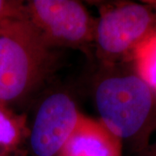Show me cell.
Here are the masks:
<instances>
[{"instance_id":"277c9868","label":"cell","mask_w":156,"mask_h":156,"mask_svg":"<svg viewBox=\"0 0 156 156\" xmlns=\"http://www.w3.org/2000/svg\"><path fill=\"white\" fill-rule=\"evenodd\" d=\"M27 17L54 50L73 49L90 54L95 48L96 18L76 0H30Z\"/></svg>"},{"instance_id":"52a82bcc","label":"cell","mask_w":156,"mask_h":156,"mask_svg":"<svg viewBox=\"0 0 156 156\" xmlns=\"http://www.w3.org/2000/svg\"><path fill=\"white\" fill-rule=\"evenodd\" d=\"M30 126L26 116L0 102V156H21L28 147Z\"/></svg>"},{"instance_id":"8992f818","label":"cell","mask_w":156,"mask_h":156,"mask_svg":"<svg viewBox=\"0 0 156 156\" xmlns=\"http://www.w3.org/2000/svg\"><path fill=\"white\" fill-rule=\"evenodd\" d=\"M122 147L99 120L82 115L60 156H122Z\"/></svg>"},{"instance_id":"ba28073f","label":"cell","mask_w":156,"mask_h":156,"mask_svg":"<svg viewBox=\"0 0 156 156\" xmlns=\"http://www.w3.org/2000/svg\"><path fill=\"white\" fill-rule=\"evenodd\" d=\"M129 62L134 72L156 91V33L135 49Z\"/></svg>"},{"instance_id":"9c48e42d","label":"cell","mask_w":156,"mask_h":156,"mask_svg":"<svg viewBox=\"0 0 156 156\" xmlns=\"http://www.w3.org/2000/svg\"><path fill=\"white\" fill-rule=\"evenodd\" d=\"M26 2L20 0H0V25L5 23L26 18Z\"/></svg>"},{"instance_id":"3957f363","label":"cell","mask_w":156,"mask_h":156,"mask_svg":"<svg viewBox=\"0 0 156 156\" xmlns=\"http://www.w3.org/2000/svg\"><path fill=\"white\" fill-rule=\"evenodd\" d=\"M156 33V1L101 4L95 49L103 67L129 62L135 49Z\"/></svg>"},{"instance_id":"7a4b0ae2","label":"cell","mask_w":156,"mask_h":156,"mask_svg":"<svg viewBox=\"0 0 156 156\" xmlns=\"http://www.w3.org/2000/svg\"><path fill=\"white\" fill-rule=\"evenodd\" d=\"M56 52L28 17L0 25V102L10 106L37 90L55 71Z\"/></svg>"},{"instance_id":"5b68a950","label":"cell","mask_w":156,"mask_h":156,"mask_svg":"<svg viewBox=\"0 0 156 156\" xmlns=\"http://www.w3.org/2000/svg\"><path fill=\"white\" fill-rule=\"evenodd\" d=\"M83 114L64 92L47 95L30 126L28 149L31 156H60Z\"/></svg>"},{"instance_id":"6da1fadb","label":"cell","mask_w":156,"mask_h":156,"mask_svg":"<svg viewBox=\"0 0 156 156\" xmlns=\"http://www.w3.org/2000/svg\"><path fill=\"white\" fill-rule=\"evenodd\" d=\"M99 121L112 134L140 153L156 129V91L131 71L108 73L95 88Z\"/></svg>"},{"instance_id":"30bf717a","label":"cell","mask_w":156,"mask_h":156,"mask_svg":"<svg viewBox=\"0 0 156 156\" xmlns=\"http://www.w3.org/2000/svg\"><path fill=\"white\" fill-rule=\"evenodd\" d=\"M135 156H156V139L153 142H149L148 145Z\"/></svg>"}]
</instances>
